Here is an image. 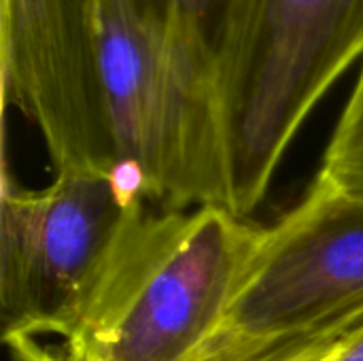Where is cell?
Segmentation results:
<instances>
[{"label": "cell", "mask_w": 363, "mask_h": 361, "mask_svg": "<svg viewBox=\"0 0 363 361\" xmlns=\"http://www.w3.org/2000/svg\"><path fill=\"white\" fill-rule=\"evenodd\" d=\"M262 228L223 206L136 200L62 338L64 361H187L221 326Z\"/></svg>", "instance_id": "6da1fadb"}, {"label": "cell", "mask_w": 363, "mask_h": 361, "mask_svg": "<svg viewBox=\"0 0 363 361\" xmlns=\"http://www.w3.org/2000/svg\"><path fill=\"white\" fill-rule=\"evenodd\" d=\"M94 47L117 172L157 211H230L213 43L136 0H96Z\"/></svg>", "instance_id": "7a4b0ae2"}, {"label": "cell", "mask_w": 363, "mask_h": 361, "mask_svg": "<svg viewBox=\"0 0 363 361\" xmlns=\"http://www.w3.org/2000/svg\"><path fill=\"white\" fill-rule=\"evenodd\" d=\"M363 57V0H228L215 83L230 211L247 219L296 132Z\"/></svg>", "instance_id": "3957f363"}, {"label": "cell", "mask_w": 363, "mask_h": 361, "mask_svg": "<svg viewBox=\"0 0 363 361\" xmlns=\"http://www.w3.org/2000/svg\"><path fill=\"white\" fill-rule=\"evenodd\" d=\"M145 200L115 177L62 172L26 189L2 172L0 311L2 338L70 330L128 209Z\"/></svg>", "instance_id": "277c9868"}, {"label": "cell", "mask_w": 363, "mask_h": 361, "mask_svg": "<svg viewBox=\"0 0 363 361\" xmlns=\"http://www.w3.org/2000/svg\"><path fill=\"white\" fill-rule=\"evenodd\" d=\"M363 313V200L317 179L255 253L217 332L247 340L313 334Z\"/></svg>", "instance_id": "5b68a950"}, {"label": "cell", "mask_w": 363, "mask_h": 361, "mask_svg": "<svg viewBox=\"0 0 363 361\" xmlns=\"http://www.w3.org/2000/svg\"><path fill=\"white\" fill-rule=\"evenodd\" d=\"M94 26L96 0H0L2 98L36 126L57 174L119 168Z\"/></svg>", "instance_id": "8992f818"}, {"label": "cell", "mask_w": 363, "mask_h": 361, "mask_svg": "<svg viewBox=\"0 0 363 361\" xmlns=\"http://www.w3.org/2000/svg\"><path fill=\"white\" fill-rule=\"evenodd\" d=\"M362 328L363 313L313 334L279 340H247L215 332L187 361H321L342 349ZM4 343L15 361H64L57 349H49L36 338L17 336Z\"/></svg>", "instance_id": "52a82bcc"}, {"label": "cell", "mask_w": 363, "mask_h": 361, "mask_svg": "<svg viewBox=\"0 0 363 361\" xmlns=\"http://www.w3.org/2000/svg\"><path fill=\"white\" fill-rule=\"evenodd\" d=\"M317 179L349 198L363 200V64L349 102L334 128Z\"/></svg>", "instance_id": "ba28073f"}, {"label": "cell", "mask_w": 363, "mask_h": 361, "mask_svg": "<svg viewBox=\"0 0 363 361\" xmlns=\"http://www.w3.org/2000/svg\"><path fill=\"white\" fill-rule=\"evenodd\" d=\"M136 2L174 26L202 34L213 43V51H215V38L228 0H136Z\"/></svg>", "instance_id": "9c48e42d"}, {"label": "cell", "mask_w": 363, "mask_h": 361, "mask_svg": "<svg viewBox=\"0 0 363 361\" xmlns=\"http://www.w3.org/2000/svg\"><path fill=\"white\" fill-rule=\"evenodd\" d=\"M328 361H363V328L357 330L351 336V340L340 351H336Z\"/></svg>", "instance_id": "30bf717a"}, {"label": "cell", "mask_w": 363, "mask_h": 361, "mask_svg": "<svg viewBox=\"0 0 363 361\" xmlns=\"http://www.w3.org/2000/svg\"><path fill=\"white\" fill-rule=\"evenodd\" d=\"M338 351H340V349H338ZM328 360H330V357H325V360H321V361H328Z\"/></svg>", "instance_id": "8fae6325"}]
</instances>
